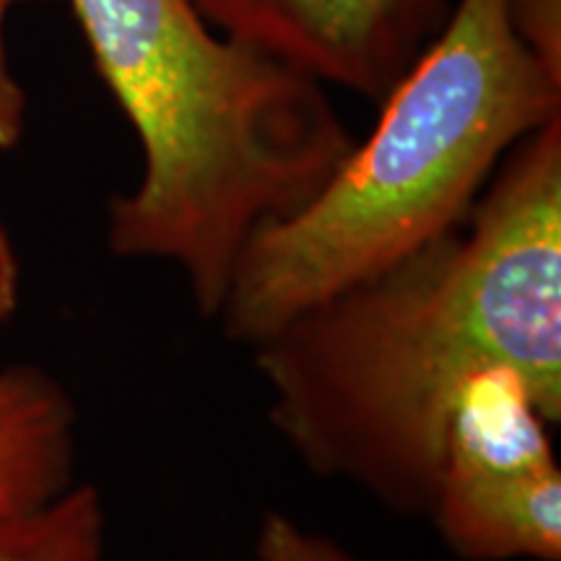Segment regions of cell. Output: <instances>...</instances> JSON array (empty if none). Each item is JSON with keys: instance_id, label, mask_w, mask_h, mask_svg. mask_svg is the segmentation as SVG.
Segmentation results:
<instances>
[{"instance_id": "6da1fadb", "label": "cell", "mask_w": 561, "mask_h": 561, "mask_svg": "<svg viewBox=\"0 0 561 561\" xmlns=\"http://www.w3.org/2000/svg\"><path fill=\"white\" fill-rule=\"evenodd\" d=\"M268 419L320 479L430 515L450 413L510 367L561 421V115L512 149L466 224L255 343Z\"/></svg>"}, {"instance_id": "7a4b0ae2", "label": "cell", "mask_w": 561, "mask_h": 561, "mask_svg": "<svg viewBox=\"0 0 561 561\" xmlns=\"http://www.w3.org/2000/svg\"><path fill=\"white\" fill-rule=\"evenodd\" d=\"M144 149L107 208L112 255L180 268L216 318L257 231L331 180L354 138L320 81L214 34L193 0H70Z\"/></svg>"}, {"instance_id": "3957f363", "label": "cell", "mask_w": 561, "mask_h": 561, "mask_svg": "<svg viewBox=\"0 0 561 561\" xmlns=\"http://www.w3.org/2000/svg\"><path fill=\"white\" fill-rule=\"evenodd\" d=\"M561 115V73L507 0H458L320 193L244 248L216 320L252 348L466 224L504 157Z\"/></svg>"}, {"instance_id": "277c9868", "label": "cell", "mask_w": 561, "mask_h": 561, "mask_svg": "<svg viewBox=\"0 0 561 561\" xmlns=\"http://www.w3.org/2000/svg\"><path fill=\"white\" fill-rule=\"evenodd\" d=\"M551 421L520 375L489 367L455 403L430 517L471 561L561 559V468Z\"/></svg>"}, {"instance_id": "5b68a950", "label": "cell", "mask_w": 561, "mask_h": 561, "mask_svg": "<svg viewBox=\"0 0 561 561\" xmlns=\"http://www.w3.org/2000/svg\"><path fill=\"white\" fill-rule=\"evenodd\" d=\"M227 39L320 83L382 102L424 45L437 37L447 0H193Z\"/></svg>"}, {"instance_id": "8992f818", "label": "cell", "mask_w": 561, "mask_h": 561, "mask_svg": "<svg viewBox=\"0 0 561 561\" xmlns=\"http://www.w3.org/2000/svg\"><path fill=\"white\" fill-rule=\"evenodd\" d=\"M76 411L37 367L0 369V515L55 500L73 483Z\"/></svg>"}, {"instance_id": "52a82bcc", "label": "cell", "mask_w": 561, "mask_h": 561, "mask_svg": "<svg viewBox=\"0 0 561 561\" xmlns=\"http://www.w3.org/2000/svg\"><path fill=\"white\" fill-rule=\"evenodd\" d=\"M104 502L91 483H70L55 500L0 515V561H102Z\"/></svg>"}, {"instance_id": "ba28073f", "label": "cell", "mask_w": 561, "mask_h": 561, "mask_svg": "<svg viewBox=\"0 0 561 561\" xmlns=\"http://www.w3.org/2000/svg\"><path fill=\"white\" fill-rule=\"evenodd\" d=\"M257 561H359L328 536L301 528L280 512H268L257 528Z\"/></svg>"}, {"instance_id": "9c48e42d", "label": "cell", "mask_w": 561, "mask_h": 561, "mask_svg": "<svg viewBox=\"0 0 561 561\" xmlns=\"http://www.w3.org/2000/svg\"><path fill=\"white\" fill-rule=\"evenodd\" d=\"M507 11L525 45L561 73V0H507Z\"/></svg>"}, {"instance_id": "30bf717a", "label": "cell", "mask_w": 561, "mask_h": 561, "mask_svg": "<svg viewBox=\"0 0 561 561\" xmlns=\"http://www.w3.org/2000/svg\"><path fill=\"white\" fill-rule=\"evenodd\" d=\"M5 11L9 3L0 0V151H11L26 128V94L11 73L9 53H5Z\"/></svg>"}, {"instance_id": "8fae6325", "label": "cell", "mask_w": 561, "mask_h": 561, "mask_svg": "<svg viewBox=\"0 0 561 561\" xmlns=\"http://www.w3.org/2000/svg\"><path fill=\"white\" fill-rule=\"evenodd\" d=\"M19 305V261L13 244L0 224V325L16 312Z\"/></svg>"}, {"instance_id": "7c38bea8", "label": "cell", "mask_w": 561, "mask_h": 561, "mask_svg": "<svg viewBox=\"0 0 561 561\" xmlns=\"http://www.w3.org/2000/svg\"><path fill=\"white\" fill-rule=\"evenodd\" d=\"M5 3L13 5V3H24V0H5Z\"/></svg>"}]
</instances>
